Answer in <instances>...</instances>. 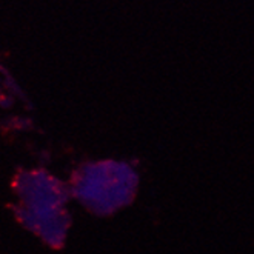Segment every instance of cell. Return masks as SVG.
<instances>
[{
	"mask_svg": "<svg viewBox=\"0 0 254 254\" xmlns=\"http://www.w3.org/2000/svg\"><path fill=\"white\" fill-rule=\"evenodd\" d=\"M139 177L122 162H100L83 167L82 177L76 181L74 194L94 213H100L103 191H107V214L127 206L137 190Z\"/></svg>",
	"mask_w": 254,
	"mask_h": 254,
	"instance_id": "1",
	"label": "cell"
}]
</instances>
